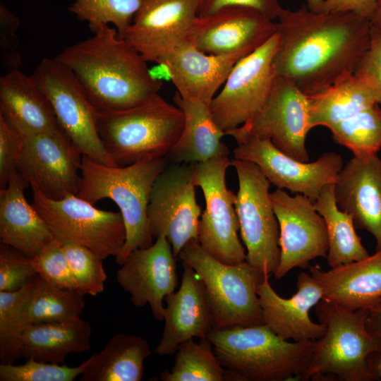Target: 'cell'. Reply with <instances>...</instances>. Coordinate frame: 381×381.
Listing matches in <instances>:
<instances>
[{"label":"cell","mask_w":381,"mask_h":381,"mask_svg":"<svg viewBox=\"0 0 381 381\" xmlns=\"http://www.w3.org/2000/svg\"><path fill=\"white\" fill-rule=\"evenodd\" d=\"M152 351L147 341L137 335L115 334L104 348L91 356L80 381H140L144 361Z\"/></svg>","instance_id":"31"},{"label":"cell","mask_w":381,"mask_h":381,"mask_svg":"<svg viewBox=\"0 0 381 381\" xmlns=\"http://www.w3.org/2000/svg\"><path fill=\"white\" fill-rule=\"evenodd\" d=\"M176 258L164 236L150 247L138 248L127 256L116 273L121 287L128 292L136 307L149 304L153 318L162 321L163 301L177 286Z\"/></svg>","instance_id":"19"},{"label":"cell","mask_w":381,"mask_h":381,"mask_svg":"<svg viewBox=\"0 0 381 381\" xmlns=\"http://www.w3.org/2000/svg\"><path fill=\"white\" fill-rule=\"evenodd\" d=\"M230 6L254 8L272 20L277 19L283 9L279 0H198V16H207Z\"/></svg>","instance_id":"44"},{"label":"cell","mask_w":381,"mask_h":381,"mask_svg":"<svg viewBox=\"0 0 381 381\" xmlns=\"http://www.w3.org/2000/svg\"><path fill=\"white\" fill-rule=\"evenodd\" d=\"M23 146L22 135L0 116V187L4 188L17 171Z\"/></svg>","instance_id":"42"},{"label":"cell","mask_w":381,"mask_h":381,"mask_svg":"<svg viewBox=\"0 0 381 381\" xmlns=\"http://www.w3.org/2000/svg\"><path fill=\"white\" fill-rule=\"evenodd\" d=\"M179 258L190 265L203 282L212 329L264 324L257 288L269 275H264L246 260L236 265L223 263L194 239L183 247Z\"/></svg>","instance_id":"7"},{"label":"cell","mask_w":381,"mask_h":381,"mask_svg":"<svg viewBox=\"0 0 381 381\" xmlns=\"http://www.w3.org/2000/svg\"><path fill=\"white\" fill-rule=\"evenodd\" d=\"M238 190L235 209L246 260L264 275L271 276L280 260L279 227L269 191L270 182L254 163L234 159Z\"/></svg>","instance_id":"10"},{"label":"cell","mask_w":381,"mask_h":381,"mask_svg":"<svg viewBox=\"0 0 381 381\" xmlns=\"http://www.w3.org/2000/svg\"><path fill=\"white\" fill-rule=\"evenodd\" d=\"M308 8L315 13H321L322 6L326 0H306Z\"/></svg>","instance_id":"50"},{"label":"cell","mask_w":381,"mask_h":381,"mask_svg":"<svg viewBox=\"0 0 381 381\" xmlns=\"http://www.w3.org/2000/svg\"><path fill=\"white\" fill-rule=\"evenodd\" d=\"M247 55L206 54L188 40L167 53L158 64L184 99L210 104L234 65Z\"/></svg>","instance_id":"23"},{"label":"cell","mask_w":381,"mask_h":381,"mask_svg":"<svg viewBox=\"0 0 381 381\" xmlns=\"http://www.w3.org/2000/svg\"><path fill=\"white\" fill-rule=\"evenodd\" d=\"M182 265L179 291L164 298V328L155 350L162 356L176 353L179 346L190 339L206 338L213 329L203 282L190 265L183 261Z\"/></svg>","instance_id":"25"},{"label":"cell","mask_w":381,"mask_h":381,"mask_svg":"<svg viewBox=\"0 0 381 381\" xmlns=\"http://www.w3.org/2000/svg\"><path fill=\"white\" fill-rule=\"evenodd\" d=\"M35 277L20 289L0 291V346L16 332L22 313L34 291Z\"/></svg>","instance_id":"41"},{"label":"cell","mask_w":381,"mask_h":381,"mask_svg":"<svg viewBox=\"0 0 381 381\" xmlns=\"http://www.w3.org/2000/svg\"><path fill=\"white\" fill-rule=\"evenodd\" d=\"M32 259L37 274L55 286L77 290L68 261L62 245L54 240Z\"/></svg>","instance_id":"39"},{"label":"cell","mask_w":381,"mask_h":381,"mask_svg":"<svg viewBox=\"0 0 381 381\" xmlns=\"http://www.w3.org/2000/svg\"><path fill=\"white\" fill-rule=\"evenodd\" d=\"M315 306L319 321L327 329L316 341L301 380H376L368 358L381 348V342L366 328L368 308L350 311L322 299Z\"/></svg>","instance_id":"6"},{"label":"cell","mask_w":381,"mask_h":381,"mask_svg":"<svg viewBox=\"0 0 381 381\" xmlns=\"http://www.w3.org/2000/svg\"><path fill=\"white\" fill-rule=\"evenodd\" d=\"M276 32V23L260 11L230 6L207 16H198L192 23L188 40L209 54L248 55Z\"/></svg>","instance_id":"18"},{"label":"cell","mask_w":381,"mask_h":381,"mask_svg":"<svg viewBox=\"0 0 381 381\" xmlns=\"http://www.w3.org/2000/svg\"><path fill=\"white\" fill-rule=\"evenodd\" d=\"M270 198L279 227L280 260L273 274L280 279L293 268L305 269L315 258H326L328 236L323 217L308 198L279 188Z\"/></svg>","instance_id":"17"},{"label":"cell","mask_w":381,"mask_h":381,"mask_svg":"<svg viewBox=\"0 0 381 381\" xmlns=\"http://www.w3.org/2000/svg\"><path fill=\"white\" fill-rule=\"evenodd\" d=\"M311 128H330L358 112L379 104L374 80L365 75L352 74L318 94L308 96Z\"/></svg>","instance_id":"30"},{"label":"cell","mask_w":381,"mask_h":381,"mask_svg":"<svg viewBox=\"0 0 381 381\" xmlns=\"http://www.w3.org/2000/svg\"><path fill=\"white\" fill-rule=\"evenodd\" d=\"M77 290L83 295L97 296L104 289L107 274L103 259L91 250L73 243L61 244Z\"/></svg>","instance_id":"37"},{"label":"cell","mask_w":381,"mask_h":381,"mask_svg":"<svg viewBox=\"0 0 381 381\" xmlns=\"http://www.w3.org/2000/svg\"><path fill=\"white\" fill-rule=\"evenodd\" d=\"M378 0H326L322 12L353 13L362 18H372Z\"/></svg>","instance_id":"46"},{"label":"cell","mask_w":381,"mask_h":381,"mask_svg":"<svg viewBox=\"0 0 381 381\" xmlns=\"http://www.w3.org/2000/svg\"><path fill=\"white\" fill-rule=\"evenodd\" d=\"M92 332L90 323L80 317L27 325L0 346L1 361L3 363H13L23 357L64 364L69 353L90 349Z\"/></svg>","instance_id":"22"},{"label":"cell","mask_w":381,"mask_h":381,"mask_svg":"<svg viewBox=\"0 0 381 381\" xmlns=\"http://www.w3.org/2000/svg\"><path fill=\"white\" fill-rule=\"evenodd\" d=\"M365 325L368 332L381 342V299L368 308Z\"/></svg>","instance_id":"47"},{"label":"cell","mask_w":381,"mask_h":381,"mask_svg":"<svg viewBox=\"0 0 381 381\" xmlns=\"http://www.w3.org/2000/svg\"><path fill=\"white\" fill-rule=\"evenodd\" d=\"M17 171L45 197L61 200L77 195L83 154L64 131L22 135Z\"/></svg>","instance_id":"15"},{"label":"cell","mask_w":381,"mask_h":381,"mask_svg":"<svg viewBox=\"0 0 381 381\" xmlns=\"http://www.w3.org/2000/svg\"><path fill=\"white\" fill-rule=\"evenodd\" d=\"M32 259L17 249L0 244V291H13L30 283L37 275Z\"/></svg>","instance_id":"40"},{"label":"cell","mask_w":381,"mask_h":381,"mask_svg":"<svg viewBox=\"0 0 381 381\" xmlns=\"http://www.w3.org/2000/svg\"><path fill=\"white\" fill-rule=\"evenodd\" d=\"M327 231V262L330 268L366 258L370 255L356 234L351 214L340 210L334 196V183L326 185L314 202Z\"/></svg>","instance_id":"32"},{"label":"cell","mask_w":381,"mask_h":381,"mask_svg":"<svg viewBox=\"0 0 381 381\" xmlns=\"http://www.w3.org/2000/svg\"><path fill=\"white\" fill-rule=\"evenodd\" d=\"M194 164H168L154 183L147 207L153 238L164 236L177 258L190 240H198L201 208L195 197Z\"/></svg>","instance_id":"14"},{"label":"cell","mask_w":381,"mask_h":381,"mask_svg":"<svg viewBox=\"0 0 381 381\" xmlns=\"http://www.w3.org/2000/svg\"><path fill=\"white\" fill-rule=\"evenodd\" d=\"M162 381H240L232 371L217 360L212 344L207 338L199 343L190 339L181 344L170 371L160 373Z\"/></svg>","instance_id":"34"},{"label":"cell","mask_w":381,"mask_h":381,"mask_svg":"<svg viewBox=\"0 0 381 381\" xmlns=\"http://www.w3.org/2000/svg\"><path fill=\"white\" fill-rule=\"evenodd\" d=\"M231 165L228 157L195 163L193 183L202 189L205 201L199 222L198 243L219 261L236 265L246 260V253L238 236L236 195L226 183V172Z\"/></svg>","instance_id":"12"},{"label":"cell","mask_w":381,"mask_h":381,"mask_svg":"<svg viewBox=\"0 0 381 381\" xmlns=\"http://www.w3.org/2000/svg\"><path fill=\"white\" fill-rule=\"evenodd\" d=\"M335 143L357 157L377 155L381 149V107L376 104L329 128Z\"/></svg>","instance_id":"35"},{"label":"cell","mask_w":381,"mask_h":381,"mask_svg":"<svg viewBox=\"0 0 381 381\" xmlns=\"http://www.w3.org/2000/svg\"><path fill=\"white\" fill-rule=\"evenodd\" d=\"M234 159L255 164L269 181L279 189L302 194L315 202L322 188L335 183L343 167L341 157L324 153L313 162L297 160L274 146L270 140L250 138L238 144Z\"/></svg>","instance_id":"16"},{"label":"cell","mask_w":381,"mask_h":381,"mask_svg":"<svg viewBox=\"0 0 381 381\" xmlns=\"http://www.w3.org/2000/svg\"><path fill=\"white\" fill-rule=\"evenodd\" d=\"M198 0H141L124 36L147 61L157 64L171 50L188 40L198 16Z\"/></svg>","instance_id":"20"},{"label":"cell","mask_w":381,"mask_h":381,"mask_svg":"<svg viewBox=\"0 0 381 381\" xmlns=\"http://www.w3.org/2000/svg\"><path fill=\"white\" fill-rule=\"evenodd\" d=\"M369 369L375 380H381V348L372 352L368 358Z\"/></svg>","instance_id":"48"},{"label":"cell","mask_w":381,"mask_h":381,"mask_svg":"<svg viewBox=\"0 0 381 381\" xmlns=\"http://www.w3.org/2000/svg\"><path fill=\"white\" fill-rule=\"evenodd\" d=\"M370 25L376 28H381V0H378L372 18L370 20Z\"/></svg>","instance_id":"49"},{"label":"cell","mask_w":381,"mask_h":381,"mask_svg":"<svg viewBox=\"0 0 381 381\" xmlns=\"http://www.w3.org/2000/svg\"><path fill=\"white\" fill-rule=\"evenodd\" d=\"M20 21L17 16L1 4L0 8V60L9 71L19 68L22 64L16 34Z\"/></svg>","instance_id":"43"},{"label":"cell","mask_w":381,"mask_h":381,"mask_svg":"<svg viewBox=\"0 0 381 381\" xmlns=\"http://www.w3.org/2000/svg\"><path fill=\"white\" fill-rule=\"evenodd\" d=\"M173 101L183 113L184 125L179 140L166 156L169 164L202 163L228 157L229 148L222 141L225 132L214 121L210 104L186 100L177 92Z\"/></svg>","instance_id":"29"},{"label":"cell","mask_w":381,"mask_h":381,"mask_svg":"<svg viewBox=\"0 0 381 381\" xmlns=\"http://www.w3.org/2000/svg\"><path fill=\"white\" fill-rule=\"evenodd\" d=\"M266 276L257 288L263 323L284 340L317 341L326 327L311 320L309 312L322 298V291L310 274L301 272L297 277V291L289 298L278 295Z\"/></svg>","instance_id":"21"},{"label":"cell","mask_w":381,"mask_h":381,"mask_svg":"<svg viewBox=\"0 0 381 381\" xmlns=\"http://www.w3.org/2000/svg\"><path fill=\"white\" fill-rule=\"evenodd\" d=\"M31 77L49 101L59 126L83 155L116 166L99 135L97 111L73 71L56 56L44 58Z\"/></svg>","instance_id":"9"},{"label":"cell","mask_w":381,"mask_h":381,"mask_svg":"<svg viewBox=\"0 0 381 381\" xmlns=\"http://www.w3.org/2000/svg\"><path fill=\"white\" fill-rule=\"evenodd\" d=\"M279 46V35L276 32L260 47L241 59L212 99V115L225 133L251 119L266 102L277 76L272 61Z\"/></svg>","instance_id":"13"},{"label":"cell","mask_w":381,"mask_h":381,"mask_svg":"<svg viewBox=\"0 0 381 381\" xmlns=\"http://www.w3.org/2000/svg\"><path fill=\"white\" fill-rule=\"evenodd\" d=\"M29 183L16 171L0 190V241L30 258L54 240L50 229L27 201L24 191Z\"/></svg>","instance_id":"27"},{"label":"cell","mask_w":381,"mask_h":381,"mask_svg":"<svg viewBox=\"0 0 381 381\" xmlns=\"http://www.w3.org/2000/svg\"><path fill=\"white\" fill-rule=\"evenodd\" d=\"M277 20L275 73L307 96L353 74L369 47L370 20L353 13H315L303 4L296 11L283 8Z\"/></svg>","instance_id":"1"},{"label":"cell","mask_w":381,"mask_h":381,"mask_svg":"<svg viewBox=\"0 0 381 381\" xmlns=\"http://www.w3.org/2000/svg\"><path fill=\"white\" fill-rule=\"evenodd\" d=\"M310 274L322 291V300L354 311L381 299V249L365 259L325 271L310 266Z\"/></svg>","instance_id":"26"},{"label":"cell","mask_w":381,"mask_h":381,"mask_svg":"<svg viewBox=\"0 0 381 381\" xmlns=\"http://www.w3.org/2000/svg\"><path fill=\"white\" fill-rule=\"evenodd\" d=\"M87 361L75 367L27 359L22 365H0L1 381H73L84 371Z\"/></svg>","instance_id":"38"},{"label":"cell","mask_w":381,"mask_h":381,"mask_svg":"<svg viewBox=\"0 0 381 381\" xmlns=\"http://www.w3.org/2000/svg\"><path fill=\"white\" fill-rule=\"evenodd\" d=\"M141 4V0H75L68 8L93 32L102 25L112 24L123 38Z\"/></svg>","instance_id":"36"},{"label":"cell","mask_w":381,"mask_h":381,"mask_svg":"<svg viewBox=\"0 0 381 381\" xmlns=\"http://www.w3.org/2000/svg\"><path fill=\"white\" fill-rule=\"evenodd\" d=\"M0 116L21 135L63 131L45 95L19 68L0 78Z\"/></svg>","instance_id":"28"},{"label":"cell","mask_w":381,"mask_h":381,"mask_svg":"<svg viewBox=\"0 0 381 381\" xmlns=\"http://www.w3.org/2000/svg\"><path fill=\"white\" fill-rule=\"evenodd\" d=\"M334 196L340 210L351 214L356 229L368 231L381 249V159L353 156L339 173Z\"/></svg>","instance_id":"24"},{"label":"cell","mask_w":381,"mask_h":381,"mask_svg":"<svg viewBox=\"0 0 381 381\" xmlns=\"http://www.w3.org/2000/svg\"><path fill=\"white\" fill-rule=\"evenodd\" d=\"M92 33L56 57L73 71L97 112L128 109L159 93L162 82L114 28L102 25Z\"/></svg>","instance_id":"2"},{"label":"cell","mask_w":381,"mask_h":381,"mask_svg":"<svg viewBox=\"0 0 381 381\" xmlns=\"http://www.w3.org/2000/svg\"><path fill=\"white\" fill-rule=\"evenodd\" d=\"M83 296L78 290L55 286L37 274L34 291L14 335L27 325L65 321L80 317L85 307Z\"/></svg>","instance_id":"33"},{"label":"cell","mask_w":381,"mask_h":381,"mask_svg":"<svg viewBox=\"0 0 381 381\" xmlns=\"http://www.w3.org/2000/svg\"><path fill=\"white\" fill-rule=\"evenodd\" d=\"M183 125L181 109L159 93L128 109L97 114L99 135L118 167L166 157L179 140Z\"/></svg>","instance_id":"5"},{"label":"cell","mask_w":381,"mask_h":381,"mask_svg":"<svg viewBox=\"0 0 381 381\" xmlns=\"http://www.w3.org/2000/svg\"><path fill=\"white\" fill-rule=\"evenodd\" d=\"M206 338L221 365L240 381L301 380L316 345L284 340L265 324L214 329Z\"/></svg>","instance_id":"3"},{"label":"cell","mask_w":381,"mask_h":381,"mask_svg":"<svg viewBox=\"0 0 381 381\" xmlns=\"http://www.w3.org/2000/svg\"><path fill=\"white\" fill-rule=\"evenodd\" d=\"M311 129L308 97L290 79L277 75L262 109L225 134L234 138L237 144L250 138L270 140L286 155L307 162L306 140Z\"/></svg>","instance_id":"11"},{"label":"cell","mask_w":381,"mask_h":381,"mask_svg":"<svg viewBox=\"0 0 381 381\" xmlns=\"http://www.w3.org/2000/svg\"><path fill=\"white\" fill-rule=\"evenodd\" d=\"M32 190V206L61 244L84 246L103 260L120 254L126 238L120 212L99 210L77 195L52 200Z\"/></svg>","instance_id":"8"},{"label":"cell","mask_w":381,"mask_h":381,"mask_svg":"<svg viewBox=\"0 0 381 381\" xmlns=\"http://www.w3.org/2000/svg\"><path fill=\"white\" fill-rule=\"evenodd\" d=\"M353 74L365 75L374 80L379 90V105L381 107V28L370 25L369 47L360 59Z\"/></svg>","instance_id":"45"},{"label":"cell","mask_w":381,"mask_h":381,"mask_svg":"<svg viewBox=\"0 0 381 381\" xmlns=\"http://www.w3.org/2000/svg\"><path fill=\"white\" fill-rule=\"evenodd\" d=\"M169 162L166 157L145 159L125 167H112L83 155L81 181L77 194L95 205L103 198L113 200L123 217L126 238L116 262L121 265L138 248L152 245L147 219L150 193L157 176Z\"/></svg>","instance_id":"4"}]
</instances>
